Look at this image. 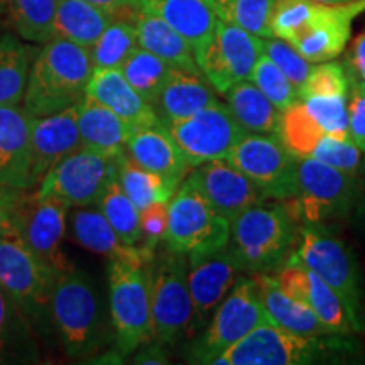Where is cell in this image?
Returning a JSON list of instances; mask_svg holds the SVG:
<instances>
[{
    "label": "cell",
    "instance_id": "obj_20",
    "mask_svg": "<svg viewBox=\"0 0 365 365\" xmlns=\"http://www.w3.org/2000/svg\"><path fill=\"white\" fill-rule=\"evenodd\" d=\"M34 118L21 105L0 107V186L19 191L33 188Z\"/></svg>",
    "mask_w": 365,
    "mask_h": 365
},
{
    "label": "cell",
    "instance_id": "obj_8",
    "mask_svg": "<svg viewBox=\"0 0 365 365\" xmlns=\"http://www.w3.org/2000/svg\"><path fill=\"white\" fill-rule=\"evenodd\" d=\"M294 255L340 296L352 322L354 331L362 330L360 274L352 252L346 249L344 242L318 227V223H307L299 227Z\"/></svg>",
    "mask_w": 365,
    "mask_h": 365
},
{
    "label": "cell",
    "instance_id": "obj_45",
    "mask_svg": "<svg viewBox=\"0 0 365 365\" xmlns=\"http://www.w3.org/2000/svg\"><path fill=\"white\" fill-rule=\"evenodd\" d=\"M350 76L345 66L339 63H322L313 66L312 73L299 88V98L318 97V95H349Z\"/></svg>",
    "mask_w": 365,
    "mask_h": 365
},
{
    "label": "cell",
    "instance_id": "obj_38",
    "mask_svg": "<svg viewBox=\"0 0 365 365\" xmlns=\"http://www.w3.org/2000/svg\"><path fill=\"white\" fill-rule=\"evenodd\" d=\"M277 134L286 148L298 158L312 156L322 137L327 135L301 98L281 112Z\"/></svg>",
    "mask_w": 365,
    "mask_h": 365
},
{
    "label": "cell",
    "instance_id": "obj_6",
    "mask_svg": "<svg viewBox=\"0 0 365 365\" xmlns=\"http://www.w3.org/2000/svg\"><path fill=\"white\" fill-rule=\"evenodd\" d=\"M150 335L173 345L190 330L193 301L188 284V255L166 247L154 254L149 267Z\"/></svg>",
    "mask_w": 365,
    "mask_h": 365
},
{
    "label": "cell",
    "instance_id": "obj_51",
    "mask_svg": "<svg viewBox=\"0 0 365 365\" xmlns=\"http://www.w3.org/2000/svg\"><path fill=\"white\" fill-rule=\"evenodd\" d=\"M346 73L350 80L360 81L365 85V31L355 39V43L346 56Z\"/></svg>",
    "mask_w": 365,
    "mask_h": 365
},
{
    "label": "cell",
    "instance_id": "obj_36",
    "mask_svg": "<svg viewBox=\"0 0 365 365\" xmlns=\"http://www.w3.org/2000/svg\"><path fill=\"white\" fill-rule=\"evenodd\" d=\"M29 70L31 49L17 36H0V107L22 103Z\"/></svg>",
    "mask_w": 365,
    "mask_h": 365
},
{
    "label": "cell",
    "instance_id": "obj_35",
    "mask_svg": "<svg viewBox=\"0 0 365 365\" xmlns=\"http://www.w3.org/2000/svg\"><path fill=\"white\" fill-rule=\"evenodd\" d=\"M73 232L81 247L105 255L110 261L134 254L139 245H127L98 210H78L73 217Z\"/></svg>",
    "mask_w": 365,
    "mask_h": 365
},
{
    "label": "cell",
    "instance_id": "obj_28",
    "mask_svg": "<svg viewBox=\"0 0 365 365\" xmlns=\"http://www.w3.org/2000/svg\"><path fill=\"white\" fill-rule=\"evenodd\" d=\"M262 307L271 322L301 336H328L331 331L319 322L312 308L281 289L272 274H254Z\"/></svg>",
    "mask_w": 365,
    "mask_h": 365
},
{
    "label": "cell",
    "instance_id": "obj_7",
    "mask_svg": "<svg viewBox=\"0 0 365 365\" xmlns=\"http://www.w3.org/2000/svg\"><path fill=\"white\" fill-rule=\"evenodd\" d=\"M168 210L170 222L164 237L166 247L188 255L210 252L228 245L230 222L208 202L195 171L178 186Z\"/></svg>",
    "mask_w": 365,
    "mask_h": 365
},
{
    "label": "cell",
    "instance_id": "obj_27",
    "mask_svg": "<svg viewBox=\"0 0 365 365\" xmlns=\"http://www.w3.org/2000/svg\"><path fill=\"white\" fill-rule=\"evenodd\" d=\"M81 148L97 150L108 158H117L125 153L132 127L122 120L110 108L97 100L85 97L76 105Z\"/></svg>",
    "mask_w": 365,
    "mask_h": 365
},
{
    "label": "cell",
    "instance_id": "obj_48",
    "mask_svg": "<svg viewBox=\"0 0 365 365\" xmlns=\"http://www.w3.org/2000/svg\"><path fill=\"white\" fill-rule=\"evenodd\" d=\"M170 202H158L149 205L140 212V230H143V240L139 247L145 254L153 257L156 254L158 245L164 242L170 222Z\"/></svg>",
    "mask_w": 365,
    "mask_h": 365
},
{
    "label": "cell",
    "instance_id": "obj_54",
    "mask_svg": "<svg viewBox=\"0 0 365 365\" xmlns=\"http://www.w3.org/2000/svg\"><path fill=\"white\" fill-rule=\"evenodd\" d=\"M317 2H322V4H345V2H350V0H317Z\"/></svg>",
    "mask_w": 365,
    "mask_h": 365
},
{
    "label": "cell",
    "instance_id": "obj_13",
    "mask_svg": "<svg viewBox=\"0 0 365 365\" xmlns=\"http://www.w3.org/2000/svg\"><path fill=\"white\" fill-rule=\"evenodd\" d=\"M264 53V41L239 26L218 19L213 38L195 53L200 71L218 93L249 80Z\"/></svg>",
    "mask_w": 365,
    "mask_h": 365
},
{
    "label": "cell",
    "instance_id": "obj_17",
    "mask_svg": "<svg viewBox=\"0 0 365 365\" xmlns=\"http://www.w3.org/2000/svg\"><path fill=\"white\" fill-rule=\"evenodd\" d=\"M239 262L228 245L188 254V284L193 301L191 328H202L239 279Z\"/></svg>",
    "mask_w": 365,
    "mask_h": 365
},
{
    "label": "cell",
    "instance_id": "obj_31",
    "mask_svg": "<svg viewBox=\"0 0 365 365\" xmlns=\"http://www.w3.org/2000/svg\"><path fill=\"white\" fill-rule=\"evenodd\" d=\"M227 105L242 129L254 134H277L281 112L252 81L244 80L225 93Z\"/></svg>",
    "mask_w": 365,
    "mask_h": 365
},
{
    "label": "cell",
    "instance_id": "obj_14",
    "mask_svg": "<svg viewBox=\"0 0 365 365\" xmlns=\"http://www.w3.org/2000/svg\"><path fill=\"white\" fill-rule=\"evenodd\" d=\"M117 176L115 158L80 148L41 180L39 191L56 196L68 207L86 208L98 205L108 182Z\"/></svg>",
    "mask_w": 365,
    "mask_h": 365
},
{
    "label": "cell",
    "instance_id": "obj_44",
    "mask_svg": "<svg viewBox=\"0 0 365 365\" xmlns=\"http://www.w3.org/2000/svg\"><path fill=\"white\" fill-rule=\"evenodd\" d=\"M303 102L327 135L340 140L350 139L349 107L345 95H318L303 98Z\"/></svg>",
    "mask_w": 365,
    "mask_h": 365
},
{
    "label": "cell",
    "instance_id": "obj_9",
    "mask_svg": "<svg viewBox=\"0 0 365 365\" xmlns=\"http://www.w3.org/2000/svg\"><path fill=\"white\" fill-rule=\"evenodd\" d=\"M267 319L271 318L262 307L254 277H239L218 304L207 330L191 345V362L213 364L227 349Z\"/></svg>",
    "mask_w": 365,
    "mask_h": 365
},
{
    "label": "cell",
    "instance_id": "obj_29",
    "mask_svg": "<svg viewBox=\"0 0 365 365\" xmlns=\"http://www.w3.org/2000/svg\"><path fill=\"white\" fill-rule=\"evenodd\" d=\"M134 26L139 46L144 48L145 51L156 54L158 58H161L163 61H166L173 68L200 71L195 51L188 41L182 38L178 31L173 29L166 21H163L161 17L140 11L137 14Z\"/></svg>",
    "mask_w": 365,
    "mask_h": 365
},
{
    "label": "cell",
    "instance_id": "obj_4",
    "mask_svg": "<svg viewBox=\"0 0 365 365\" xmlns=\"http://www.w3.org/2000/svg\"><path fill=\"white\" fill-rule=\"evenodd\" d=\"M153 257L139 247L127 257L110 261V317L118 359L134 354L140 345L153 340L149 293Z\"/></svg>",
    "mask_w": 365,
    "mask_h": 365
},
{
    "label": "cell",
    "instance_id": "obj_18",
    "mask_svg": "<svg viewBox=\"0 0 365 365\" xmlns=\"http://www.w3.org/2000/svg\"><path fill=\"white\" fill-rule=\"evenodd\" d=\"M272 276L284 293L312 308L331 335H345L354 331L352 322L340 296L304 264H301L294 252Z\"/></svg>",
    "mask_w": 365,
    "mask_h": 365
},
{
    "label": "cell",
    "instance_id": "obj_15",
    "mask_svg": "<svg viewBox=\"0 0 365 365\" xmlns=\"http://www.w3.org/2000/svg\"><path fill=\"white\" fill-rule=\"evenodd\" d=\"M166 125L191 168L225 158L237 140L247 134L232 115L228 105L220 102Z\"/></svg>",
    "mask_w": 365,
    "mask_h": 365
},
{
    "label": "cell",
    "instance_id": "obj_32",
    "mask_svg": "<svg viewBox=\"0 0 365 365\" xmlns=\"http://www.w3.org/2000/svg\"><path fill=\"white\" fill-rule=\"evenodd\" d=\"M58 0H0V16L19 38L44 44L53 39Z\"/></svg>",
    "mask_w": 365,
    "mask_h": 365
},
{
    "label": "cell",
    "instance_id": "obj_26",
    "mask_svg": "<svg viewBox=\"0 0 365 365\" xmlns=\"http://www.w3.org/2000/svg\"><path fill=\"white\" fill-rule=\"evenodd\" d=\"M215 102L218 100L213 93V86L202 73L173 68L154 108L163 124H170L193 115Z\"/></svg>",
    "mask_w": 365,
    "mask_h": 365
},
{
    "label": "cell",
    "instance_id": "obj_10",
    "mask_svg": "<svg viewBox=\"0 0 365 365\" xmlns=\"http://www.w3.org/2000/svg\"><path fill=\"white\" fill-rule=\"evenodd\" d=\"M237 170L244 173L262 191L264 198H296V164L294 156L279 134H254L247 132L237 140L225 156Z\"/></svg>",
    "mask_w": 365,
    "mask_h": 365
},
{
    "label": "cell",
    "instance_id": "obj_33",
    "mask_svg": "<svg viewBox=\"0 0 365 365\" xmlns=\"http://www.w3.org/2000/svg\"><path fill=\"white\" fill-rule=\"evenodd\" d=\"M117 163V180L124 188L127 196L134 202V205L143 212L149 205L158 202H171L178 186L170 178L158 175L132 161L129 154L124 153L115 158Z\"/></svg>",
    "mask_w": 365,
    "mask_h": 365
},
{
    "label": "cell",
    "instance_id": "obj_47",
    "mask_svg": "<svg viewBox=\"0 0 365 365\" xmlns=\"http://www.w3.org/2000/svg\"><path fill=\"white\" fill-rule=\"evenodd\" d=\"M309 158L344 171L346 175H355L360 166V149L352 143V139L340 140L335 137L323 135Z\"/></svg>",
    "mask_w": 365,
    "mask_h": 365
},
{
    "label": "cell",
    "instance_id": "obj_16",
    "mask_svg": "<svg viewBox=\"0 0 365 365\" xmlns=\"http://www.w3.org/2000/svg\"><path fill=\"white\" fill-rule=\"evenodd\" d=\"M296 186L301 222L304 223L339 218L352 205L354 175H346L313 158H298Z\"/></svg>",
    "mask_w": 365,
    "mask_h": 365
},
{
    "label": "cell",
    "instance_id": "obj_53",
    "mask_svg": "<svg viewBox=\"0 0 365 365\" xmlns=\"http://www.w3.org/2000/svg\"><path fill=\"white\" fill-rule=\"evenodd\" d=\"M17 195H19V190L0 186V232L12 227V212Z\"/></svg>",
    "mask_w": 365,
    "mask_h": 365
},
{
    "label": "cell",
    "instance_id": "obj_22",
    "mask_svg": "<svg viewBox=\"0 0 365 365\" xmlns=\"http://www.w3.org/2000/svg\"><path fill=\"white\" fill-rule=\"evenodd\" d=\"M81 148L76 105L53 115L36 117L33 125V186L71 153Z\"/></svg>",
    "mask_w": 365,
    "mask_h": 365
},
{
    "label": "cell",
    "instance_id": "obj_2",
    "mask_svg": "<svg viewBox=\"0 0 365 365\" xmlns=\"http://www.w3.org/2000/svg\"><path fill=\"white\" fill-rule=\"evenodd\" d=\"M298 223L282 203L255 205L235 217L228 247L240 271L274 274L284 266L298 245Z\"/></svg>",
    "mask_w": 365,
    "mask_h": 365
},
{
    "label": "cell",
    "instance_id": "obj_43",
    "mask_svg": "<svg viewBox=\"0 0 365 365\" xmlns=\"http://www.w3.org/2000/svg\"><path fill=\"white\" fill-rule=\"evenodd\" d=\"M318 7L317 0H276L271 14L272 36L293 44L312 22Z\"/></svg>",
    "mask_w": 365,
    "mask_h": 365
},
{
    "label": "cell",
    "instance_id": "obj_49",
    "mask_svg": "<svg viewBox=\"0 0 365 365\" xmlns=\"http://www.w3.org/2000/svg\"><path fill=\"white\" fill-rule=\"evenodd\" d=\"M352 97L349 105V134L352 143L365 153V85L350 80Z\"/></svg>",
    "mask_w": 365,
    "mask_h": 365
},
{
    "label": "cell",
    "instance_id": "obj_19",
    "mask_svg": "<svg viewBox=\"0 0 365 365\" xmlns=\"http://www.w3.org/2000/svg\"><path fill=\"white\" fill-rule=\"evenodd\" d=\"M365 11V0L322 4L293 46L309 63H325L344 51L352 33V21Z\"/></svg>",
    "mask_w": 365,
    "mask_h": 365
},
{
    "label": "cell",
    "instance_id": "obj_42",
    "mask_svg": "<svg viewBox=\"0 0 365 365\" xmlns=\"http://www.w3.org/2000/svg\"><path fill=\"white\" fill-rule=\"evenodd\" d=\"M249 81L257 86L277 110L282 112L299 100V91L267 54H261Z\"/></svg>",
    "mask_w": 365,
    "mask_h": 365
},
{
    "label": "cell",
    "instance_id": "obj_25",
    "mask_svg": "<svg viewBox=\"0 0 365 365\" xmlns=\"http://www.w3.org/2000/svg\"><path fill=\"white\" fill-rule=\"evenodd\" d=\"M143 11L166 21L195 53L215 34L218 14L213 0H143Z\"/></svg>",
    "mask_w": 365,
    "mask_h": 365
},
{
    "label": "cell",
    "instance_id": "obj_41",
    "mask_svg": "<svg viewBox=\"0 0 365 365\" xmlns=\"http://www.w3.org/2000/svg\"><path fill=\"white\" fill-rule=\"evenodd\" d=\"M218 19L239 26L259 38H274L271 14L276 0H213Z\"/></svg>",
    "mask_w": 365,
    "mask_h": 365
},
{
    "label": "cell",
    "instance_id": "obj_30",
    "mask_svg": "<svg viewBox=\"0 0 365 365\" xmlns=\"http://www.w3.org/2000/svg\"><path fill=\"white\" fill-rule=\"evenodd\" d=\"M115 16L86 0H58L53 39H66L90 48Z\"/></svg>",
    "mask_w": 365,
    "mask_h": 365
},
{
    "label": "cell",
    "instance_id": "obj_37",
    "mask_svg": "<svg viewBox=\"0 0 365 365\" xmlns=\"http://www.w3.org/2000/svg\"><path fill=\"white\" fill-rule=\"evenodd\" d=\"M118 70L122 71L132 88L154 107L163 86L170 78L173 66L139 46Z\"/></svg>",
    "mask_w": 365,
    "mask_h": 365
},
{
    "label": "cell",
    "instance_id": "obj_55",
    "mask_svg": "<svg viewBox=\"0 0 365 365\" xmlns=\"http://www.w3.org/2000/svg\"><path fill=\"white\" fill-rule=\"evenodd\" d=\"M0 364H2V360H0Z\"/></svg>",
    "mask_w": 365,
    "mask_h": 365
},
{
    "label": "cell",
    "instance_id": "obj_1",
    "mask_svg": "<svg viewBox=\"0 0 365 365\" xmlns=\"http://www.w3.org/2000/svg\"><path fill=\"white\" fill-rule=\"evenodd\" d=\"M93 70L88 48L66 39L48 41L31 65L22 107L34 117H46L78 105Z\"/></svg>",
    "mask_w": 365,
    "mask_h": 365
},
{
    "label": "cell",
    "instance_id": "obj_3",
    "mask_svg": "<svg viewBox=\"0 0 365 365\" xmlns=\"http://www.w3.org/2000/svg\"><path fill=\"white\" fill-rule=\"evenodd\" d=\"M51 319L68 357L83 359L102 350L115 336L108 331L100 299L83 272H61L54 282Z\"/></svg>",
    "mask_w": 365,
    "mask_h": 365
},
{
    "label": "cell",
    "instance_id": "obj_52",
    "mask_svg": "<svg viewBox=\"0 0 365 365\" xmlns=\"http://www.w3.org/2000/svg\"><path fill=\"white\" fill-rule=\"evenodd\" d=\"M164 344L158 340H149L144 345H140L139 352L134 355V364H149V365H158V364H168V352L164 349Z\"/></svg>",
    "mask_w": 365,
    "mask_h": 365
},
{
    "label": "cell",
    "instance_id": "obj_56",
    "mask_svg": "<svg viewBox=\"0 0 365 365\" xmlns=\"http://www.w3.org/2000/svg\"><path fill=\"white\" fill-rule=\"evenodd\" d=\"M0 17H2V16H0Z\"/></svg>",
    "mask_w": 365,
    "mask_h": 365
},
{
    "label": "cell",
    "instance_id": "obj_50",
    "mask_svg": "<svg viewBox=\"0 0 365 365\" xmlns=\"http://www.w3.org/2000/svg\"><path fill=\"white\" fill-rule=\"evenodd\" d=\"M93 6L102 7L115 16V19L135 21L137 14L143 11V0H86Z\"/></svg>",
    "mask_w": 365,
    "mask_h": 365
},
{
    "label": "cell",
    "instance_id": "obj_23",
    "mask_svg": "<svg viewBox=\"0 0 365 365\" xmlns=\"http://www.w3.org/2000/svg\"><path fill=\"white\" fill-rule=\"evenodd\" d=\"M125 153L144 170L158 173L176 182H181L188 176L190 170H193L163 122L132 130Z\"/></svg>",
    "mask_w": 365,
    "mask_h": 365
},
{
    "label": "cell",
    "instance_id": "obj_21",
    "mask_svg": "<svg viewBox=\"0 0 365 365\" xmlns=\"http://www.w3.org/2000/svg\"><path fill=\"white\" fill-rule=\"evenodd\" d=\"M193 171L208 202L228 222L247 208L266 202L262 191L225 158L200 164Z\"/></svg>",
    "mask_w": 365,
    "mask_h": 365
},
{
    "label": "cell",
    "instance_id": "obj_5",
    "mask_svg": "<svg viewBox=\"0 0 365 365\" xmlns=\"http://www.w3.org/2000/svg\"><path fill=\"white\" fill-rule=\"evenodd\" d=\"M58 274L39 261L16 228L0 232V286L12 296L33 330L53 328L51 299Z\"/></svg>",
    "mask_w": 365,
    "mask_h": 365
},
{
    "label": "cell",
    "instance_id": "obj_34",
    "mask_svg": "<svg viewBox=\"0 0 365 365\" xmlns=\"http://www.w3.org/2000/svg\"><path fill=\"white\" fill-rule=\"evenodd\" d=\"M38 359L33 327L27 322L12 296L0 286V360L31 362Z\"/></svg>",
    "mask_w": 365,
    "mask_h": 365
},
{
    "label": "cell",
    "instance_id": "obj_12",
    "mask_svg": "<svg viewBox=\"0 0 365 365\" xmlns=\"http://www.w3.org/2000/svg\"><path fill=\"white\" fill-rule=\"evenodd\" d=\"M323 336H301L267 319L227 349L213 364L225 365H303L327 357Z\"/></svg>",
    "mask_w": 365,
    "mask_h": 365
},
{
    "label": "cell",
    "instance_id": "obj_24",
    "mask_svg": "<svg viewBox=\"0 0 365 365\" xmlns=\"http://www.w3.org/2000/svg\"><path fill=\"white\" fill-rule=\"evenodd\" d=\"M86 97L110 108L132 127V130L161 122L156 108L132 88L118 68L93 70V75L86 85Z\"/></svg>",
    "mask_w": 365,
    "mask_h": 365
},
{
    "label": "cell",
    "instance_id": "obj_46",
    "mask_svg": "<svg viewBox=\"0 0 365 365\" xmlns=\"http://www.w3.org/2000/svg\"><path fill=\"white\" fill-rule=\"evenodd\" d=\"M264 54H267L279 66V70L289 78L298 91L313 70V63L301 56L294 46L284 39L269 38L264 41Z\"/></svg>",
    "mask_w": 365,
    "mask_h": 365
},
{
    "label": "cell",
    "instance_id": "obj_39",
    "mask_svg": "<svg viewBox=\"0 0 365 365\" xmlns=\"http://www.w3.org/2000/svg\"><path fill=\"white\" fill-rule=\"evenodd\" d=\"M100 212L110 222L113 230L127 245H139L143 240L140 230V212L134 202L127 196L124 188L118 182L117 176L108 182L98 202Z\"/></svg>",
    "mask_w": 365,
    "mask_h": 365
},
{
    "label": "cell",
    "instance_id": "obj_40",
    "mask_svg": "<svg viewBox=\"0 0 365 365\" xmlns=\"http://www.w3.org/2000/svg\"><path fill=\"white\" fill-rule=\"evenodd\" d=\"M139 48L132 21L113 19L88 51L93 68H120L134 49Z\"/></svg>",
    "mask_w": 365,
    "mask_h": 365
},
{
    "label": "cell",
    "instance_id": "obj_11",
    "mask_svg": "<svg viewBox=\"0 0 365 365\" xmlns=\"http://www.w3.org/2000/svg\"><path fill=\"white\" fill-rule=\"evenodd\" d=\"M68 205L56 196L19 191L12 212V225L41 262L58 274L75 269L61 252Z\"/></svg>",
    "mask_w": 365,
    "mask_h": 365
}]
</instances>
